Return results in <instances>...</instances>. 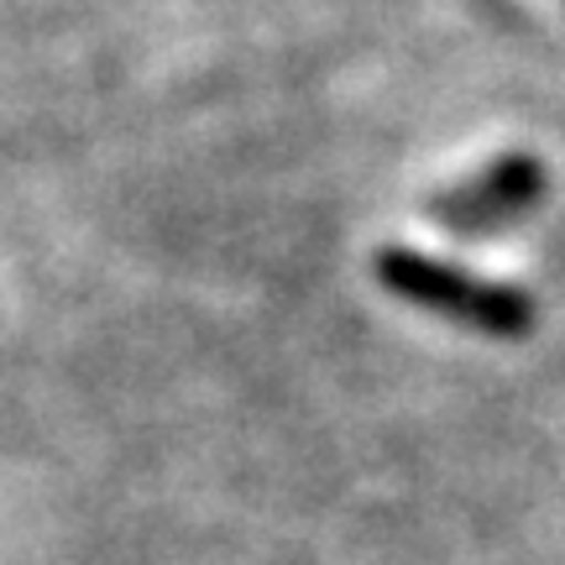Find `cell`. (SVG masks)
<instances>
[{
  "label": "cell",
  "instance_id": "1",
  "mask_svg": "<svg viewBox=\"0 0 565 565\" xmlns=\"http://www.w3.org/2000/svg\"><path fill=\"white\" fill-rule=\"evenodd\" d=\"M377 278H383V288L393 299L419 303V309L445 315L456 324H471L482 335H524L534 324V303H529L524 288L477 278L466 267L435 263V257L408 252V246H387L377 257Z\"/></svg>",
  "mask_w": 565,
  "mask_h": 565
},
{
  "label": "cell",
  "instance_id": "2",
  "mask_svg": "<svg viewBox=\"0 0 565 565\" xmlns=\"http://www.w3.org/2000/svg\"><path fill=\"white\" fill-rule=\"evenodd\" d=\"M545 194V168L534 158H498L487 162L482 173L450 183L435 194L429 215L440 225H461V231H482V225H498L508 215H519Z\"/></svg>",
  "mask_w": 565,
  "mask_h": 565
}]
</instances>
